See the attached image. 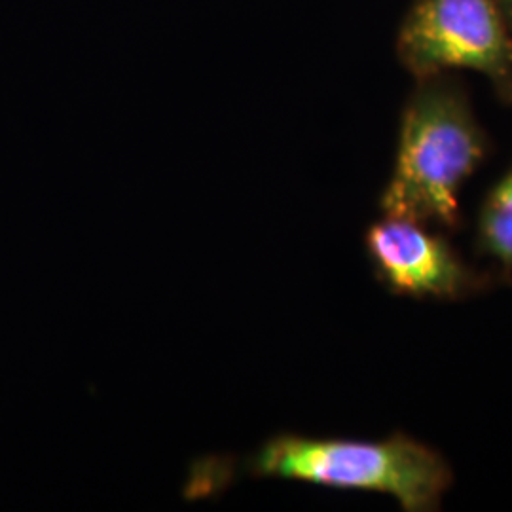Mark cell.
Returning <instances> with one entry per match:
<instances>
[{"instance_id":"6da1fadb","label":"cell","mask_w":512,"mask_h":512,"mask_svg":"<svg viewBox=\"0 0 512 512\" xmlns=\"http://www.w3.org/2000/svg\"><path fill=\"white\" fill-rule=\"evenodd\" d=\"M490 154L492 139L465 84L452 73L416 80L401 112L380 211L458 234L465 226L461 188Z\"/></svg>"},{"instance_id":"7a4b0ae2","label":"cell","mask_w":512,"mask_h":512,"mask_svg":"<svg viewBox=\"0 0 512 512\" xmlns=\"http://www.w3.org/2000/svg\"><path fill=\"white\" fill-rule=\"evenodd\" d=\"M239 473L387 495L404 512L440 511L454 486L452 463L439 448L403 431L384 439L279 433L241 459Z\"/></svg>"},{"instance_id":"3957f363","label":"cell","mask_w":512,"mask_h":512,"mask_svg":"<svg viewBox=\"0 0 512 512\" xmlns=\"http://www.w3.org/2000/svg\"><path fill=\"white\" fill-rule=\"evenodd\" d=\"M404 71L482 74L495 97L512 107V27L497 0H412L397 35Z\"/></svg>"},{"instance_id":"277c9868","label":"cell","mask_w":512,"mask_h":512,"mask_svg":"<svg viewBox=\"0 0 512 512\" xmlns=\"http://www.w3.org/2000/svg\"><path fill=\"white\" fill-rule=\"evenodd\" d=\"M448 236L416 220H374L365 232L374 279L393 296L435 302H463L505 285L494 268L467 262Z\"/></svg>"},{"instance_id":"5b68a950","label":"cell","mask_w":512,"mask_h":512,"mask_svg":"<svg viewBox=\"0 0 512 512\" xmlns=\"http://www.w3.org/2000/svg\"><path fill=\"white\" fill-rule=\"evenodd\" d=\"M473 251L494 264L501 279L512 283V162L478 205Z\"/></svg>"},{"instance_id":"8992f818","label":"cell","mask_w":512,"mask_h":512,"mask_svg":"<svg viewBox=\"0 0 512 512\" xmlns=\"http://www.w3.org/2000/svg\"><path fill=\"white\" fill-rule=\"evenodd\" d=\"M499 2V6L503 8V12H505V16L509 19V23H511L512 27V0H497Z\"/></svg>"}]
</instances>
